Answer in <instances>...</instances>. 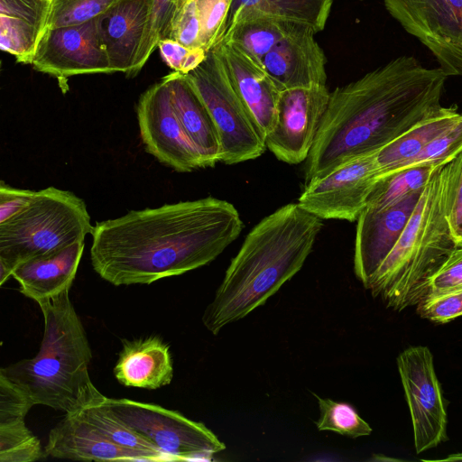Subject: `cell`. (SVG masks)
Returning <instances> with one entry per match:
<instances>
[{
    "label": "cell",
    "mask_w": 462,
    "mask_h": 462,
    "mask_svg": "<svg viewBox=\"0 0 462 462\" xmlns=\"http://www.w3.org/2000/svg\"><path fill=\"white\" fill-rule=\"evenodd\" d=\"M243 226L233 204L212 197L132 210L96 223L91 264L113 285L150 284L208 264Z\"/></svg>",
    "instance_id": "6da1fadb"
},
{
    "label": "cell",
    "mask_w": 462,
    "mask_h": 462,
    "mask_svg": "<svg viewBox=\"0 0 462 462\" xmlns=\"http://www.w3.org/2000/svg\"><path fill=\"white\" fill-rule=\"evenodd\" d=\"M447 78L439 67L400 56L335 88L306 159L305 184L378 152L438 112Z\"/></svg>",
    "instance_id": "7a4b0ae2"
},
{
    "label": "cell",
    "mask_w": 462,
    "mask_h": 462,
    "mask_svg": "<svg viewBox=\"0 0 462 462\" xmlns=\"http://www.w3.org/2000/svg\"><path fill=\"white\" fill-rule=\"evenodd\" d=\"M323 219L300 207L284 205L247 234L231 260L202 322L213 335L263 305L302 268Z\"/></svg>",
    "instance_id": "3957f363"
},
{
    "label": "cell",
    "mask_w": 462,
    "mask_h": 462,
    "mask_svg": "<svg viewBox=\"0 0 462 462\" xmlns=\"http://www.w3.org/2000/svg\"><path fill=\"white\" fill-rule=\"evenodd\" d=\"M44 330L38 354L0 373L19 385L34 405L77 413L103 402L92 383L88 366L92 352L83 324L69 298V291L38 302Z\"/></svg>",
    "instance_id": "277c9868"
},
{
    "label": "cell",
    "mask_w": 462,
    "mask_h": 462,
    "mask_svg": "<svg viewBox=\"0 0 462 462\" xmlns=\"http://www.w3.org/2000/svg\"><path fill=\"white\" fill-rule=\"evenodd\" d=\"M445 165L433 172L403 232L367 288L393 310L424 300L430 280L457 246L445 217Z\"/></svg>",
    "instance_id": "5b68a950"
},
{
    "label": "cell",
    "mask_w": 462,
    "mask_h": 462,
    "mask_svg": "<svg viewBox=\"0 0 462 462\" xmlns=\"http://www.w3.org/2000/svg\"><path fill=\"white\" fill-rule=\"evenodd\" d=\"M93 227L74 193L55 187L35 191L23 212L0 223V285L20 263L84 241Z\"/></svg>",
    "instance_id": "8992f818"
},
{
    "label": "cell",
    "mask_w": 462,
    "mask_h": 462,
    "mask_svg": "<svg viewBox=\"0 0 462 462\" xmlns=\"http://www.w3.org/2000/svg\"><path fill=\"white\" fill-rule=\"evenodd\" d=\"M184 75L214 120L221 147L220 162L236 164L261 156L266 149L265 139L216 51H209L196 69Z\"/></svg>",
    "instance_id": "52a82bcc"
},
{
    "label": "cell",
    "mask_w": 462,
    "mask_h": 462,
    "mask_svg": "<svg viewBox=\"0 0 462 462\" xmlns=\"http://www.w3.org/2000/svg\"><path fill=\"white\" fill-rule=\"evenodd\" d=\"M104 402L172 461L211 460L215 454L226 448L204 423L179 411L126 398L106 397Z\"/></svg>",
    "instance_id": "ba28073f"
},
{
    "label": "cell",
    "mask_w": 462,
    "mask_h": 462,
    "mask_svg": "<svg viewBox=\"0 0 462 462\" xmlns=\"http://www.w3.org/2000/svg\"><path fill=\"white\" fill-rule=\"evenodd\" d=\"M383 3L389 14L431 51L448 77H462V0Z\"/></svg>",
    "instance_id": "9c48e42d"
},
{
    "label": "cell",
    "mask_w": 462,
    "mask_h": 462,
    "mask_svg": "<svg viewBox=\"0 0 462 462\" xmlns=\"http://www.w3.org/2000/svg\"><path fill=\"white\" fill-rule=\"evenodd\" d=\"M417 454L448 439V416L433 356L424 346H410L397 356Z\"/></svg>",
    "instance_id": "30bf717a"
},
{
    "label": "cell",
    "mask_w": 462,
    "mask_h": 462,
    "mask_svg": "<svg viewBox=\"0 0 462 462\" xmlns=\"http://www.w3.org/2000/svg\"><path fill=\"white\" fill-rule=\"evenodd\" d=\"M376 154L356 157L309 181L298 204L321 219L357 220L381 178Z\"/></svg>",
    "instance_id": "8fae6325"
},
{
    "label": "cell",
    "mask_w": 462,
    "mask_h": 462,
    "mask_svg": "<svg viewBox=\"0 0 462 462\" xmlns=\"http://www.w3.org/2000/svg\"><path fill=\"white\" fill-rule=\"evenodd\" d=\"M142 142L147 152L179 172L205 168L172 106L164 78L148 88L137 104Z\"/></svg>",
    "instance_id": "7c38bea8"
},
{
    "label": "cell",
    "mask_w": 462,
    "mask_h": 462,
    "mask_svg": "<svg viewBox=\"0 0 462 462\" xmlns=\"http://www.w3.org/2000/svg\"><path fill=\"white\" fill-rule=\"evenodd\" d=\"M329 97L327 85L320 84L282 90L273 128L265 138L266 148L289 164L306 161Z\"/></svg>",
    "instance_id": "4fadbf2b"
},
{
    "label": "cell",
    "mask_w": 462,
    "mask_h": 462,
    "mask_svg": "<svg viewBox=\"0 0 462 462\" xmlns=\"http://www.w3.org/2000/svg\"><path fill=\"white\" fill-rule=\"evenodd\" d=\"M31 65L60 82L72 76L114 73L96 19L74 26L46 28Z\"/></svg>",
    "instance_id": "5bb4252c"
},
{
    "label": "cell",
    "mask_w": 462,
    "mask_h": 462,
    "mask_svg": "<svg viewBox=\"0 0 462 462\" xmlns=\"http://www.w3.org/2000/svg\"><path fill=\"white\" fill-rule=\"evenodd\" d=\"M423 189L411 193L397 204L383 210L365 208L359 216L354 271L366 290L403 232Z\"/></svg>",
    "instance_id": "9a60e30c"
},
{
    "label": "cell",
    "mask_w": 462,
    "mask_h": 462,
    "mask_svg": "<svg viewBox=\"0 0 462 462\" xmlns=\"http://www.w3.org/2000/svg\"><path fill=\"white\" fill-rule=\"evenodd\" d=\"M152 0H119L96 18L113 72L134 77L136 60L147 34Z\"/></svg>",
    "instance_id": "2e32d148"
},
{
    "label": "cell",
    "mask_w": 462,
    "mask_h": 462,
    "mask_svg": "<svg viewBox=\"0 0 462 462\" xmlns=\"http://www.w3.org/2000/svg\"><path fill=\"white\" fill-rule=\"evenodd\" d=\"M316 33L314 28L302 24L263 57L261 68L281 90L326 85L327 59Z\"/></svg>",
    "instance_id": "e0dca14e"
},
{
    "label": "cell",
    "mask_w": 462,
    "mask_h": 462,
    "mask_svg": "<svg viewBox=\"0 0 462 462\" xmlns=\"http://www.w3.org/2000/svg\"><path fill=\"white\" fill-rule=\"evenodd\" d=\"M44 455L80 461H156L146 452L113 442L80 412L66 413L51 430Z\"/></svg>",
    "instance_id": "ac0fdd59"
},
{
    "label": "cell",
    "mask_w": 462,
    "mask_h": 462,
    "mask_svg": "<svg viewBox=\"0 0 462 462\" xmlns=\"http://www.w3.org/2000/svg\"><path fill=\"white\" fill-rule=\"evenodd\" d=\"M213 50L265 139L273 128L282 90L260 66L235 45L220 42Z\"/></svg>",
    "instance_id": "d6986e66"
},
{
    "label": "cell",
    "mask_w": 462,
    "mask_h": 462,
    "mask_svg": "<svg viewBox=\"0 0 462 462\" xmlns=\"http://www.w3.org/2000/svg\"><path fill=\"white\" fill-rule=\"evenodd\" d=\"M84 241H78L60 251L27 260L12 273L19 291L37 303L69 291L82 257Z\"/></svg>",
    "instance_id": "ffe728a7"
},
{
    "label": "cell",
    "mask_w": 462,
    "mask_h": 462,
    "mask_svg": "<svg viewBox=\"0 0 462 462\" xmlns=\"http://www.w3.org/2000/svg\"><path fill=\"white\" fill-rule=\"evenodd\" d=\"M114 374L127 387L155 390L171 383L173 362L170 346L159 337L123 340Z\"/></svg>",
    "instance_id": "44dd1931"
},
{
    "label": "cell",
    "mask_w": 462,
    "mask_h": 462,
    "mask_svg": "<svg viewBox=\"0 0 462 462\" xmlns=\"http://www.w3.org/2000/svg\"><path fill=\"white\" fill-rule=\"evenodd\" d=\"M172 106L189 139L197 148L205 168L221 159V147L214 120L205 103L184 74L177 71L163 77Z\"/></svg>",
    "instance_id": "7402d4cb"
},
{
    "label": "cell",
    "mask_w": 462,
    "mask_h": 462,
    "mask_svg": "<svg viewBox=\"0 0 462 462\" xmlns=\"http://www.w3.org/2000/svg\"><path fill=\"white\" fill-rule=\"evenodd\" d=\"M51 0H0V48L32 64L47 27Z\"/></svg>",
    "instance_id": "603a6c76"
},
{
    "label": "cell",
    "mask_w": 462,
    "mask_h": 462,
    "mask_svg": "<svg viewBox=\"0 0 462 462\" xmlns=\"http://www.w3.org/2000/svg\"><path fill=\"white\" fill-rule=\"evenodd\" d=\"M461 116L456 107L442 106L434 115L383 146L376 154L381 178L403 169L428 143L452 127Z\"/></svg>",
    "instance_id": "cb8c5ba5"
},
{
    "label": "cell",
    "mask_w": 462,
    "mask_h": 462,
    "mask_svg": "<svg viewBox=\"0 0 462 462\" xmlns=\"http://www.w3.org/2000/svg\"><path fill=\"white\" fill-rule=\"evenodd\" d=\"M302 24L306 23L273 16L248 14L237 19L226 32L221 42L235 45L261 67L263 57Z\"/></svg>",
    "instance_id": "d4e9b609"
},
{
    "label": "cell",
    "mask_w": 462,
    "mask_h": 462,
    "mask_svg": "<svg viewBox=\"0 0 462 462\" xmlns=\"http://www.w3.org/2000/svg\"><path fill=\"white\" fill-rule=\"evenodd\" d=\"M334 0H232L226 30L240 17L261 14L309 24L319 32L324 30Z\"/></svg>",
    "instance_id": "484cf974"
},
{
    "label": "cell",
    "mask_w": 462,
    "mask_h": 462,
    "mask_svg": "<svg viewBox=\"0 0 462 462\" xmlns=\"http://www.w3.org/2000/svg\"><path fill=\"white\" fill-rule=\"evenodd\" d=\"M79 412L113 442L146 452L154 457L156 461H172L168 455L119 419L104 402L88 406Z\"/></svg>",
    "instance_id": "4316f807"
},
{
    "label": "cell",
    "mask_w": 462,
    "mask_h": 462,
    "mask_svg": "<svg viewBox=\"0 0 462 462\" xmlns=\"http://www.w3.org/2000/svg\"><path fill=\"white\" fill-rule=\"evenodd\" d=\"M438 167L416 166L381 178L368 198L366 208L383 210L397 204L411 193L422 190Z\"/></svg>",
    "instance_id": "83f0119b"
},
{
    "label": "cell",
    "mask_w": 462,
    "mask_h": 462,
    "mask_svg": "<svg viewBox=\"0 0 462 462\" xmlns=\"http://www.w3.org/2000/svg\"><path fill=\"white\" fill-rule=\"evenodd\" d=\"M314 396L319 408V417L315 421L319 430L334 431L353 439L372 433L370 425L360 417L351 404L321 398L315 393Z\"/></svg>",
    "instance_id": "f1b7e54d"
},
{
    "label": "cell",
    "mask_w": 462,
    "mask_h": 462,
    "mask_svg": "<svg viewBox=\"0 0 462 462\" xmlns=\"http://www.w3.org/2000/svg\"><path fill=\"white\" fill-rule=\"evenodd\" d=\"M45 457L39 439L24 420L0 424V461L33 462Z\"/></svg>",
    "instance_id": "f546056e"
},
{
    "label": "cell",
    "mask_w": 462,
    "mask_h": 462,
    "mask_svg": "<svg viewBox=\"0 0 462 462\" xmlns=\"http://www.w3.org/2000/svg\"><path fill=\"white\" fill-rule=\"evenodd\" d=\"M119 0H51L46 28L74 26L90 22Z\"/></svg>",
    "instance_id": "4dcf8cb0"
},
{
    "label": "cell",
    "mask_w": 462,
    "mask_h": 462,
    "mask_svg": "<svg viewBox=\"0 0 462 462\" xmlns=\"http://www.w3.org/2000/svg\"><path fill=\"white\" fill-rule=\"evenodd\" d=\"M445 169V217L452 238L457 245H462V152Z\"/></svg>",
    "instance_id": "1f68e13d"
},
{
    "label": "cell",
    "mask_w": 462,
    "mask_h": 462,
    "mask_svg": "<svg viewBox=\"0 0 462 462\" xmlns=\"http://www.w3.org/2000/svg\"><path fill=\"white\" fill-rule=\"evenodd\" d=\"M461 152L462 116L452 127L448 128L428 143L423 150L402 170L424 165H445Z\"/></svg>",
    "instance_id": "d6a6232c"
},
{
    "label": "cell",
    "mask_w": 462,
    "mask_h": 462,
    "mask_svg": "<svg viewBox=\"0 0 462 462\" xmlns=\"http://www.w3.org/2000/svg\"><path fill=\"white\" fill-rule=\"evenodd\" d=\"M162 39L176 41L190 49L202 48L201 25L196 0L182 2L173 14Z\"/></svg>",
    "instance_id": "836d02e7"
},
{
    "label": "cell",
    "mask_w": 462,
    "mask_h": 462,
    "mask_svg": "<svg viewBox=\"0 0 462 462\" xmlns=\"http://www.w3.org/2000/svg\"><path fill=\"white\" fill-rule=\"evenodd\" d=\"M202 48L208 52L224 38L232 0H196Z\"/></svg>",
    "instance_id": "e575fe53"
},
{
    "label": "cell",
    "mask_w": 462,
    "mask_h": 462,
    "mask_svg": "<svg viewBox=\"0 0 462 462\" xmlns=\"http://www.w3.org/2000/svg\"><path fill=\"white\" fill-rule=\"evenodd\" d=\"M184 0H152L151 18L146 37L137 57L134 76L143 69L158 45L173 14Z\"/></svg>",
    "instance_id": "d590c367"
},
{
    "label": "cell",
    "mask_w": 462,
    "mask_h": 462,
    "mask_svg": "<svg viewBox=\"0 0 462 462\" xmlns=\"http://www.w3.org/2000/svg\"><path fill=\"white\" fill-rule=\"evenodd\" d=\"M418 314L435 323H448L462 316V289L429 296L417 305Z\"/></svg>",
    "instance_id": "8d00e7d4"
},
{
    "label": "cell",
    "mask_w": 462,
    "mask_h": 462,
    "mask_svg": "<svg viewBox=\"0 0 462 462\" xmlns=\"http://www.w3.org/2000/svg\"><path fill=\"white\" fill-rule=\"evenodd\" d=\"M33 405L19 385L0 373V424L24 420Z\"/></svg>",
    "instance_id": "74e56055"
},
{
    "label": "cell",
    "mask_w": 462,
    "mask_h": 462,
    "mask_svg": "<svg viewBox=\"0 0 462 462\" xmlns=\"http://www.w3.org/2000/svg\"><path fill=\"white\" fill-rule=\"evenodd\" d=\"M157 47L168 67L181 74H188L196 69L208 53L202 48L190 49L171 39L160 40Z\"/></svg>",
    "instance_id": "f35d334b"
},
{
    "label": "cell",
    "mask_w": 462,
    "mask_h": 462,
    "mask_svg": "<svg viewBox=\"0 0 462 462\" xmlns=\"http://www.w3.org/2000/svg\"><path fill=\"white\" fill-rule=\"evenodd\" d=\"M461 289L462 245H457L430 280L427 297Z\"/></svg>",
    "instance_id": "ab89813d"
},
{
    "label": "cell",
    "mask_w": 462,
    "mask_h": 462,
    "mask_svg": "<svg viewBox=\"0 0 462 462\" xmlns=\"http://www.w3.org/2000/svg\"><path fill=\"white\" fill-rule=\"evenodd\" d=\"M35 190L23 189L0 183V223H3L21 212L30 204Z\"/></svg>",
    "instance_id": "60d3db41"
},
{
    "label": "cell",
    "mask_w": 462,
    "mask_h": 462,
    "mask_svg": "<svg viewBox=\"0 0 462 462\" xmlns=\"http://www.w3.org/2000/svg\"><path fill=\"white\" fill-rule=\"evenodd\" d=\"M438 461H462V453L452 454L443 459H438Z\"/></svg>",
    "instance_id": "b9f144b4"
}]
</instances>
